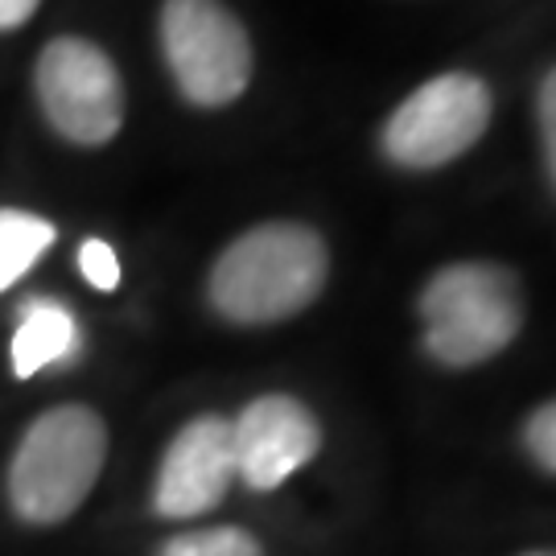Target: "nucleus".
Returning a JSON list of instances; mask_svg holds the SVG:
<instances>
[{
    "label": "nucleus",
    "mask_w": 556,
    "mask_h": 556,
    "mask_svg": "<svg viewBox=\"0 0 556 556\" xmlns=\"http://www.w3.org/2000/svg\"><path fill=\"white\" fill-rule=\"evenodd\" d=\"M34 103L46 128L75 149H108L128 119V87L116 59L83 34H59L34 62Z\"/></svg>",
    "instance_id": "39448f33"
},
{
    "label": "nucleus",
    "mask_w": 556,
    "mask_h": 556,
    "mask_svg": "<svg viewBox=\"0 0 556 556\" xmlns=\"http://www.w3.org/2000/svg\"><path fill=\"white\" fill-rule=\"evenodd\" d=\"M536 124H540V149H544V169H548V181L556 186V66L540 79Z\"/></svg>",
    "instance_id": "4468645a"
},
{
    "label": "nucleus",
    "mask_w": 556,
    "mask_h": 556,
    "mask_svg": "<svg viewBox=\"0 0 556 556\" xmlns=\"http://www.w3.org/2000/svg\"><path fill=\"white\" fill-rule=\"evenodd\" d=\"M236 445L231 417L199 413L181 425L161 450L153 475V511L169 523L211 516L236 486Z\"/></svg>",
    "instance_id": "0eeeda50"
},
{
    "label": "nucleus",
    "mask_w": 556,
    "mask_h": 556,
    "mask_svg": "<svg viewBox=\"0 0 556 556\" xmlns=\"http://www.w3.org/2000/svg\"><path fill=\"white\" fill-rule=\"evenodd\" d=\"M519 556H556V548H528V553H519Z\"/></svg>",
    "instance_id": "dca6fc26"
},
{
    "label": "nucleus",
    "mask_w": 556,
    "mask_h": 556,
    "mask_svg": "<svg viewBox=\"0 0 556 556\" xmlns=\"http://www.w3.org/2000/svg\"><path fill=\"white\" fill-rule=\"evenodd\" d=\"M75 264H79V277L96 289V293H116L119 280H124V268H119V252L100 236H87L75 252Z\"/></svg>",
    "instance_id": "f8f14e48"
},
{
    "label": "nucleus",
    "mask_w": 556,
    "mask_h": 556,
    "mask_svg": "<svg viewBox=\"0 0 556 556\" xmlns=\"http://www.w3.org/2000/svg\"><path fill=\"white\" fill-rule=\"evenodd\" d=\"M523 450L544 475L556 478V396L544 400L536 413L523 420Z\"/></svg>",
    "instance_id": "ddd939ff"
},
{
    "label": "nucleus",
    "mask_w": 556,
    "mask_h": 556,
    "mask_svg": "<svg viewBox=\"0 0 556 556\" xmlns=\"http://www.w3.org/2000/svg\"><path fill=\"white\" fill-rule=\"evenodd\" d=\"M157 50L181 103L199 112L239 103L256 75L252 34L227 0H161Z\"/></svg>",
    "instance_id": "20e7f679"
},
{
    "label": "nucleus",
    "mask_w": 556,
    "mask_h": 556,
    "mask_svg": "<svg viewBox=\"0 0 556 556\" xmlns=\"http://www.w3.org/2000/svg\"><path fill=\"white\" fill-rule=\"evenodd\" d=\"M330 285V243L318 227L268 219L239 231L206 273V305L227 326L260 330L305 314Z\"/></svg>",
    "instance_id": "f257e3e1"
},
{
    "label": "nucleus",
    "mask_w": 556,
    "mask_h": 556,
    "mask_svg": "<svg viewBox=\"0 0 556 556\" xmlns=\"http://www.w3.org/2000/svg\"><path fill=\"white\" fill-rule=\"evenodd\" d=\"M231 445L236 478L248 491L268 495L321 454V420L305 400L264 392L231 417Z\"/></svg>",
    "instance_id": "6e6552de"
},
{
    "label": "nucleus",
    "mask_w": 556,
    "mask_h": 556,
    "mask_svg": "<svg viewBox=\"0 0 556 556\" xmlns=\"http://www.w3.org/2000/svg\"><path fill=\"white\" fill-rule=\"evenodd\" d=\"M495 116L491 87L470 71H445L420 83L392 108L379 128V149L396 169L433 174L454 165L486 137Z\"/></svg>",
    "instance_id": "423d86ee"
},
{
    "label": "nucleus",
    "mask_w": 556,
    "mask_h": 556,
    "mask_svg": "<svg viewBox=\"0 0 556 556\" xmlns=\"http://www.w3.org/2000/svg\"><path fill=\"white\" fill-rule=\"evenodd\" d=\"M417 314L425 355L445 371H470L516 342L528 301L507 264L454 260L425 280Z\"/></svg>",
    "instance_id": "7ed1b4c3"
},
{
    "label": "nucleus",
    "mask_w": 556,
    "mask_h": 556,
    "mask_svg": "<svg viewBox=\"0 0 556 556\" xmlns=\"http://www.w3.org/2000/svg\"><path fill=\"white\" fill-rule=\"evenodd\" d=\"M157 556H264V544L248 528L211 523V528H190L169 536Z\"/></svg>",
    "instance_id": "9b49d317"
},
{
    "label": "nucleus",
    "mask_w": 556,
    "mask_h": 556,
    "mask_svg": "<svg viewBox=\"0 0 556 556\" xmlns=\"http://www.w3.org/2000/svg\"><path fill=\"white\" fill-rule=\"evenodd\" d=\"M54 243H59L54 219L25 206H0V293H9L29 277Z\"/></svg>",
    "instance_id": "9d476101"
},
{
    "label": "nucleus",
    "mask_w": 556,
    "mask_h": 556,
    "mask_svg": "<svg viewBox=\"0 0 556 556\" xmlns=\"http://www.w3.org/2000/svg\"><path fill=\"white\" fill-rule=\"evenodd\" d=\"M41 13V0H0V34H17Z\"/></svg>",
    "instance_id": "2eb2a0df"
},
{
    "label": "nucleus",
    "mask_w": 556,
    "mask_h": 556,
    "mask_svg": "<svg viewBox=\"0 0 556 556\" xmlns=\"http://www.w3.org/2000/svg\"><path fill=\"white\" fill-rule=\"evenodd\" d=\"M108 420L91 404H54L25 425L4 470L9 511L25 528H59L100 486Z\"/></svg>",
    "instance_id": "f03ea898"
},
{
    "label": "nucleus",
    "mask_w": 556,
    "mask_h": 556,
    "mask_svg": "<svg viewBox=\"0 0 556 556\" xmlns=\"http://www.w3.org/2000/svg\"><path fill=\"white\" fill-rule=\"evenodd\" d=\"M79 351H83V326L66 301L50 298V293L21 301L13 342H9L13 376L34 379L41 371H50V367L75 363Z\"/></svg>",
    "instance_id": "1a4fd4ad"
}]
</instances>
